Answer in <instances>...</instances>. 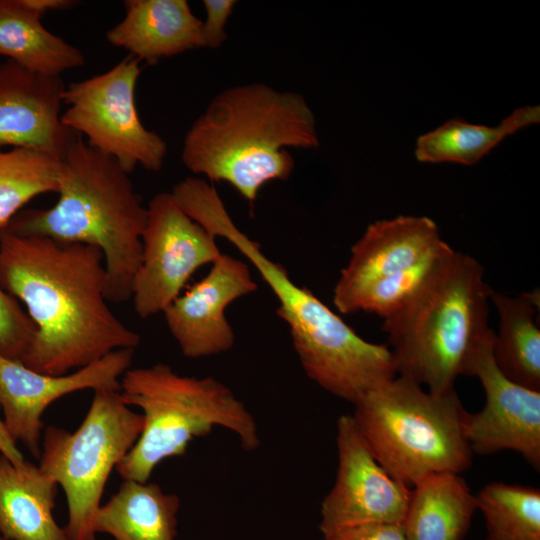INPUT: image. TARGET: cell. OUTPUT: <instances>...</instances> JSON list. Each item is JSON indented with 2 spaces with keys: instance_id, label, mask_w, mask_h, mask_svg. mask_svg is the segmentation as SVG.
I'll return each mask as SVG.
<instances>
[{
  "instance_id": "cell-1",
  "label": "cell",
  "mask_w": 540,
  "mask_h": 540,
  "mask_svg": "<svg viewBox=\"0 0 540 540\" xmlns=\"http://www.w3.org/2000/svg\"><path fill=\"white\" fill-rule=\"evenodd\" d=\"M0 282L36 326L22 361L34 371L64 375L140 344L108 305L104 257L96 246L0 229Z\"/></svg>"
},
{
  "instance_id": "cell-2",
  "label": "cell",
  "mask_w": 540,
  "mask_h": 540,
  "mask_svg": "<svg viewBox=\"0 0 540 540\" xmlns=\"http://www.w3.org/2000/svg\"><path fill=\"white\" fill-rule=\"evenodd\" d=\"M318 145L315 117L302 95L250 83L211 100L188 129L181 160L211 184H230L253 206L265 184L291 176L295 161L287 148Z\"/></svg>"
},
{
  "instance_id": "cell-3",
  "label": "cell",
  "mask_w": 540,
  "mask_h": 540,
  "mask_svg": "<svg viewBox=\"0 0 540 540\" xmlns=\"http://www.w3.org/2000/svg\"><path fill=\"white\" fill-rule=\"evenodd\" d=\"M171 193L191 219L230 242L267 283L279 302L277 315L288 325L299 362L312 381L348 401L381 377L388 364L386 346L360 337L309 289L294 283L287 270L234 223L211 183L187 177Z\"/></svg>"
},
{
  "instance_id": "cell-4",
  "label": "cell",
  "mask_w": 540,
  "mask_h": 540,
  "mask_svg": "<svg viewBox=\"0 0 540 540\" xmlns=\"http://www.w3.org/2000/svg\"><path fill=\"white\" fill-rule=\"evenodd\" d=\"M57 194L54 206L20 211L6 229L21 236L98 247L104 257L108 301L131 299L147 206L129 174L76 134L60 159Z\"/></svg>"
},
{
  "instance_id": "cell-5",
  "label": "cell",
  "mask_w": 540,
  "mask_h": 540,
  "mask_svg": "<svg viewBox=\"0 0 540 540\" xmlns=\"http://www.w3.org/2000/svg\"><path fill=\"white\" fill-rule=\"evenodd\" d=\"M492 290L483 266L453 250L405 305L384 318L397 375L434 394L455 389L470 351L490 329Z\"/></svg>"
},
{
  "instance_id": "cell-6",
  "label": "cell",
  "mask_w": 540,
  "mask_h": 540,
  "mask_svg": "<svg viewBox=\"0 0 540 540\" xmlns=\"http://www.w3.org/2000/svg\"><path fill=\"white\" fill-rule=\"evenodd\" d=\"M120 396L142 410L141 434L115 470L123 480L147 482L165 459L183 456L189 443L221 427L246 451L260 445L257 423L234 392L214 377L177 373L170 365L129 368Z\"/></svg>"
},
{
  "instance_id": "cell-7",
  "label": "cell",
  "mask_w": 540,
  "mask_h": 540,
  "mask_svg": "<svg viewBox=\"0 0 540 540\" xmlns=\"http://www.w3.org/2000/svg\"><path fill=\"white\" fill-rule=\"evenodd\" d=\"M354 406L352 417L373 455L408 487L434 473L460 474L470 467L468 412L455 389L434 394L397 375Z\"/></svg>"
},
{
  "instance_id": "cell-8",
  "label": "cell",
  "mask_w": 540,
  "mask_h": 540,
  "mask_svg": "<svg viewBox=\"0 0 540 540\" xmlns=\"http://www.w3.org/2000/svg\"><path fill=\"white\" fill-rule=\"evenodd\" d=\"M142 428V414L125 404L119 391L98 390L77 430H44L38 466L65 493L64 528L70 540H96L95 519L106 482Z\"/></svg>"
},
{
  "instance_id": "cell-9",
  "label": "cell",
  "mask_w": 540,
  "mask_h": 540,
  "mask_svg": "<svg viewBox=\"0 0 540 540\" xmlns=\"http://www.w3.org/2000/svg\"><path fill=\"white\" fill-rule=\"evenodd\" d=\"M454 249L426 216L371 223L351 248L334 287L335 307L386 318L405 305Z\"/></svg>"
},
{
  "instance_id": "cell-10",
  "label": "cell",
  "mask_w": 540,
  "mask_h": 540,
  "mask_svg": "<svg viewBox=\"0 0 540 540\" xmlns=\"http://www.w3.org/2000/svg\"><path fill=\"white\" fill-rule=\"evenodd\" d=\"M140 60L128 55L110 70L70 83L62 102L67 106L61 122L87 144L113 158L128 174L137 165L161 170L167 153L165 140L140 120L135 89Z\"/></svg>"
},
{
  "instance_id": "cell-11",
  "label": "cell",
  "mask_w": 540,
  "mask_h": 540,
  "mask_svg": "<svg viewBox=\"0 0 540 540\" xmlns=\"http://www.w3.org/2000/svg\"><path fill=\"white\" fill-rule=\"evenodd\" d=\"M141 240L131 299L135 312L144 319L163 313L190 277L222 254L216 237L191 219L171 192L150 200Z\"/></svg>"
},
{
  "instance_id": "cell-12",
  "label": "cell",
  "mask_w": 540,
  "mask_h": 540,
  "mask_svg": "<svg viewBox=\"0 0 540 540\" xmlns=\"http://www.w3.org/2000/svg\"><path fill=\"white\" fill-rule=\"evenodd\" d=\"M338 467L324 497L318 525L323 536L364 524H402L411 489L379 463L352 415L336 423Z\"/></svg>"
},
{
  "instance_id": "cell-13",
  "label": "cell",
  "mask_w": 540,
  "mask_h": 540,
  "mask_svg": "<svg viewBox=\"0 0 540 540\" xmlns=\"http://www.w3.org/2000/svg\"><path fill=\"white\" fill-rule=\"evenodd\" d=\"M494 333L490 328L465 362L463 375L477 377L485 393L483 408L467 414V441L473 454L515 451L539 471L540 391L519 385L500 371L492 354Z\"/></svg>"
},
{
  "instance_id": "cell-14",
  "label": "cell",
  "mask_w": 540,
  "mask_h": 540,
  "mask_svg": "<svg viewBox=\"0 0 540 540\" xmlns=\"http://www.w3.org/2000/svg\"><path fill=\"white\" fill-rule=\"evenodd\" d=\"M134 352L133 348L118 349L64 375L43 374L0 355V409L7 431L39 458L42 415L49 405L85 389L120 391V380L131 368Z\"/></svg>"
},
{
  "instance_id": "cell-15",
  "label": "cell",
  "mask_w": 540,
  "mask_h": 540,
  "mask_svg": "<svg viewBox=\"0 0 540 540\" xmlns=\"http://www.w3.org/2000/svg\"><path fill=\"white\" fill-rule=\"evenodd\" d=\"M257 288L248 264L222 253L207 275L163 311L181 353L199 359L229 351L235 336L225 310Z\"/></svg>"
},
{
  "instance_id": "cell-16",
  "label": "cell",
  "mask_w": 540,
  "mask_h": 540,
  "mask_svg": "<svg viewBox=\"0 0 540 540\" xmlns=\"http://www.w3.org/2000/svg\"><path fill=\"white\" fill-rule=\"evenodd\" d=\"M60 76L0 64V147L29 148L61 159L76 133L61 122Z\"/></svg>"
},
{
  "instance_id": "cell-17",
  "label": "cell",
  "mask_w": 540,
  "mask_h": 540,
  "mask_svg": "<svg viewBox=\"0 0 540 540\" xmlns=\"http://www.w3.org/2000/svg\"><path fill=\"white\" fill-rule=\"evenodd\" d=\"M124 7L106 38L138 60L152 63L203 47L202 20L186 0H126Z\"/></svg>"
},
{
  "instance_id": "cell-18",
  "label": "cell",
  "mask_w": 540,
  "mask_h": 540,
  "mask_svg": "<svg viewBox=\"0 0 540 540\" xmlns=\"http://www.w3.org/2000/svg\"><path fill=\"white\" fill-rule=\"evenodd\" d=\"M57 483L38 465L0 455V536L7 540H70L54 516Z\"/></svg>"
},
{
  "instance_id": "cell-19",
  "label": "cell",
  "mask_w": 540,
  "mask_h": 540,
  "mask_svg": "<svg viewBox=\"0 0 540 540\" xmlns=\"http://www.w3.org/2000/svg\"><path fill=\"white\" fill-rule=\"evenodd\" d=\"M402 522L405 540H463L477 510L458 473H434L415 483Z\"/></svg>"
},
{
  "instance_id": "cell-20",
  "label": "cell",
  "mask_w": 540,
  "mask_h": 540,
  "mask_svg": "<svg viewBox=\"0 0 540 540\" xmlns=\"http://www.w3.org/2000/svg\"><path fill=\"white\" fill-rule=\"evenodd\" d=\"M180 498L154 482L123 480L118 491L101 504L96 533L113 540H176Z\"/></svg>"
},
{
  "instance_id": "cell-21",
  "label": "cell",
  "mask_w": 540,
  "mask_h": 540,
  "mask_svg": "<svg viewBox=\"0 0 540 540\" xmlns=\"http://www.w3.org/2000/svg\"><path fill=\"white\" fill-rule=\"evenodd\" d=\"M490 302L499 316L492 354L500 371L513 382L540 391L538 291L509 296L492 290Z\"/></svg>"
},
{
  "instance_id": "cell-22",
  "label": "cell",
  "mask_w": 540,
  "mask_h": 540,
  "mask_svg": "<svg viewBox=\"0 0 540 540\" xmlns=\"http://www.w3.org/2000/svg\"><path fill=\"white\" fill-rule=\"evenodd\" d=\"M0 55L30 71L60 76L85 63L82 52L48 31L21 0H0Z\"/></svg>"
},
{
  "instance_id": "cell-23",
  "label": "cell",
  "mask_w": 540,
  "mask_h": 540,
  "mask_svg": "<svg viewBox=\"0 0 540 540\" xmlns=\"http://www.w3.org/2000/svg\"><path fill=\"white\" fill-rule=\"evenodd\" d=\"M539 121V106L518 108L494 127L451 119L418 137L415 156L426 163L474 165L507 136Z\"/></svg>"
},
{
  "instance_id": "cell-24",
  "label": "cell",
  "mask_w": 540,
  "mask_h": 540,
  "mask_svg": "<svg viewBox=\"0 0 540 540\" xmlns=\"http://www.w3.org/2000/svg\"><path fill=\"white\" fill-rule=\"evenodd\" d=\"M485 540H540V489L492 482L475 494Z\"/></svg>"
},
{
  "instance_id": "cell-25",
  "label": "cell",
  "mask_w": 540,
  "mask_h": 540,
  "mask_svg": "<svg viewBox=\"0 0 540 540\" xmlns=\"http://www.w3.org/2000/svg\"><path fill=\"white\" fill-rule=\"evenodd\" d=\"M60 159L29 148L0 151V229L31 199L57 193Z\"/></svg>"
},
{
  "instance_id": "cell-26",
  "label": "cell",
  "mask_w": 540,
  "mask_h": 540,
  "mask_svg": "<svg viewBox=\"0 0 540 540\" xmlns=\"http://www.w3.org/2000/svg\"><path fill=\"white\" fill-rule=\"evenodd\" d=\"M36 330L27 312L0 282V355L22 362Z\"/></svg>"
},
{
  "instance_id": "cell-27",
  "label": "cell",
  "mask_w": 540,
  "mask_h": 540,
  "mask_svg": "<svg viewBox=\"0 0 540 540\" xmlns=\"http://www.w3.org/2000/svg\"><path fill=\"white\" fill-rule=\"evenodd\" d=\"M234 0H204L206 18L202 20L203 47L212 49L223 45L227 38L225 26L233 12Z\"/></svg>"
},
{
  "instance_id": "cell-28",
  "label": "cell",
  "mask_w": 540,
  "mask_h": 540,
  "mask_svg": "<svg viewBox=\"0 0 540 540\" xmlns=\"http://www.w3.org/2000/svg\"><path fill=\"white\" fill-rule=\"evenodd\" d=\"M324 540H405L401 524H364L323 536Z\"/></svg>"
},
{
  "instance_id": "cell-29",
  "label": "cell",
  "mask_w": 540,
  "mask_h": 540,
  "mask_svg": "<svg viewBox=\"0 0 540 540\" xmlns=\"http://www.w3.org/2000/svg\"><path fill=\"white\" fill-rule=\"evenodd\" d=\"M32 12L42 18L48 12L69 9L77 5L75 0H21Z\"/></svg>"
},
{
  "instance_id": "cell-30",
  "label": "cell",
  "mask_w": 540,
  "mask_h": 540,
  "mask_svg": "<svg viewBox=\"0 0 540 540\" xmlns=\"http://www.w3.org/2000/svg\"><path fill=\"white\" fill-rule=\"evenodd\" d=\"M0 455L13 463H22L25 459L19 450L17 443L7 431L3 420L0 418Z\"/></svg>"
},
{
  "instance_id": "cell-31",
  "label": "cell",
  "mask_w": 540,
  "mask_h": 540,
  "mask_svg": "<svg viewBox=\"0 0 540 540\" xmlns=\"http://www.w3.org/2000/svg\"><path fill=\"white\" fill-rule=\"evenodd\" d=\"M0 540H7V539H5V538H3L2 536H0Z\"/></svg>"
}]
</instances>
